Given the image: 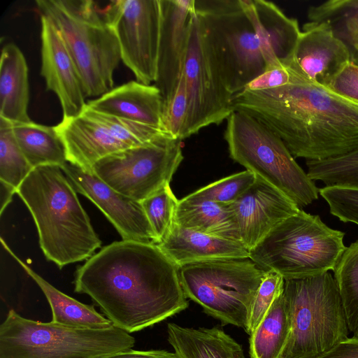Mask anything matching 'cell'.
<instances>
[{
    "label": "cell",
    "mask_w": 358,
    "mask_h": 358,
    "mask_svg": "<svg viewBox=\"0 0 358 358\" xmlns=\"http://www.w3.org/2000/svg\"><path fill=\"white\" fill-rule=\"evenodd\" d=\"M74 291L100 307L129 334L153 326L189 306L179 267L156 244L115 241L76 272Z\"/></svg>",
    "instance_id": "6da1fadb"
},
{
    "label": "cell",
    "mask_w": 358,
    "mask_h": 358,
    "mask_svg": "<svg viewBox=\"0 0 358 358\" xmlns=\"http://www.w3.org/2000/svg\"><path fill=\"white\" fill-rule=\"evenodd\" d=\"M231 104L276 134L294 157L322 161L358 150V102L300 73L280 87L243 90Z\"/></svg>",
    "instance_id": "7a4b0ae2"
},
{
    "label": "cell",
    "mask_w": 358,
    "mask_h": 358,
    "mask_svg": "<svg viewBox=\"0 0 358 358\" xmlns=\"http://www.w3.org/2000/svg\"><path fill=\"white\" fill-rule=\"evenodd\" d=\"M16 193L32 215L45 257L59 268L88 259L101 248V241L60 166L34 168Z\"/></svg>",
    "instance_id": "3957f363"
},
{
    "label": "cell",
    "mask_w": 358,
    "mask_h": 358,
    "mask_svg": "<svg viewBox=\"0 0 358 358\" xmlns=\"http://www.w3.org/2000/svg\"><path fill=\"white\" fill-rule=\"evenodd\" d=\"M41 16L59 31L77 68L86 97L101 96L113 87L121 59L116 35L91 0H37Z\"/></svg>",
    "instance_id": "277c9868"
},
{
    "label": "cell",
    "mask_w": 358,
    "mask_h": 358,
    "mask_svg": "<svg viewBox=\"0 0 358 358\" xmlns=\"http://www.w3.org/2000/svg\"><path fill=\"white\" fill-rule=\"evenodd\" d=\"M344 236L319 215L300 209L271 231L250 251L249 258L285 280L310 278L335 270L347 248Z\"/></svg>",
    "instance_id": "5b68a950"
},
{
    "label": "cell",
    "mask_w": 358,
    "mask_h": 358,
    "mask_svg": "<svg viewBox=\"0 0 358 358\" xmlns=\"http://www.w3.org/2000/svg\"><path fill=\"white\" fill-rule=\"evenodd\" d=\"M134 344V336L113 325L90 329L42 322L13 309L0 326V358H99Z\"/></svg>",
    "instance_id": "8992f818"
},
{
    "label": "cell",
    "mask_w": 358,
    "mask_h": 358,
    "mask_svg": "<svg viewBox=\"0 0 358 358\" xmlns=\"http://www.w3.org/2000/svg\"><path fill=\"white\" fill-rule=\"evenodd\" d=\"M283 294L291 322L283 358H315L348 338L339 289L329 271L285 280Z\"/></svg>",
    "instance_id": "52a82bcc"
},
{
    "label": "cell",
    "mask_w": 358,
    "mask_h": 358,
    "mask_svg": "<svg viewBox=\"0 0 358 358\" xmlns=\"http://www.w3.org/2000/svg\"><path fill=\"white\" fill-rule=\"evenodd\" d=\"M224 137L229 156L271 185L299 207L318 199L319 189L299 166L283 141L250 115L234 111Z\"/></svg>",
    "instance_id": "ba28073f"
},
{
    "label": "cell",
    "mask_w": 358,
    "mask_h": 358,
    "mask_svg": "<svg viewBox=\"0 0 358 358\" xmlns=\"http://www.w3.org/2000/svg\"><path fill=\"white\" fill-rule=\"evenodd\" d=\"M267 271L250 258L221 259L179 268L185 295L223 325L246 330L256 292Z\"/></svg>",
    "instance_id": "9c48e42d"
},
{
    "label": "cell",
    "mask_w": 358,
    "mask_h": 358,
    "mask_svg": "<svg viewBox=\"0 0 358 358\" xmlns=\"http://www.w3.org/2000/svg\"><path fill=\"white\" fill-rule=\"evenodd\" d=\"M227 89L234 95L264 73L261 43L239 0H194Z\"/></svg>",
    "instance_id": "30bf717a"
},
{
    "label": "cell",
    "mask_w": 358,
    "mask_h": 358,
    "mask_svg": "<svg viewBox=\"0 0 358 358\" xmlns=\"http://www.w3.org/2000/svg\"><path fill=\"white\" fill-rule=\"evenodd\" d=\"M181 140L170 135L110 154L92 173L119 193L142 201L170 185L183 159Z\"/></svg>",
    "instance_id": "8fae6325"
},
{
    "label": "cell",
    "mask_w": 358,
    "mask_h": 358,
    "mask_svg": "<svg viewBox=\"0 0 358 358\" xmlns=\"http://www.w3.org/2000/svg\"><path fill=\"white\" fill-rule=\"evenodd\" d=\"M182 73L189 110L182 140L209 125L222 123L234 111L231 104L233 95L226 87L194 5L190 11Z\"/></svg>",
    "instance_id": "7c38bea8"
},
{
    "label": "cell",
    "mask_w": 358,
    "mask_h": 358,
    "mask_svg": "<svg viewBox=\"0 0 358 358\" xmlns=\"http://www.w3.org/2000/svg\"><path fill=\"white\" fill-rule=\"evenodd\" d=\"M102 13L118 40L121 59L136 80L145 85L155 83L161 29L159 0L111 1Z\"/></svg>",
    "instance_id": "4fadbf2b"
},
{
    "label": "cell",
    "mask_w": 358,
    "mask_h": 358,
    "mask_svg": "<svg viewBox=\"0 0 358 358\" xmlns=\"http://www.w3.org/2000/svg\"><path fill=\"white\" fill-rule=\"evenodd\" d=\"M61 169L76 192L88 198L103 213L122 240L157 245L140 201L119 193L93 173L69 162Z\"/></svg>",
    "instance_id": "5bb4252c"
},
{
    "label": "cell",
    "mask_w": 358,
    "mask_h": 358,
    "mask_svg": "<svg viewBox=\"0 0 358 358\" xmlns=\"http://www.w3.org/2000/svg\"><path fill=\"white\" fill-rule=\"evenodd\" d=\"M255 182L234 202L227 204L241 243L250 252L278 224L299 207L280 190L256 176Z\"/></svg>",
    "instance_id": "9a60e30c"
},
{
    "label": "cell",
    "mask_w": 358,
    "mask_h": 358,
    "mask_svg": "<svg viewBox=\"0 0 358 358\" xmlns=\"http://www.w3.org/2000/svg\"><path fill=\"white\" fill-rule=\"evenodd\" d=\"M41 67L48 90L58 97L63 117L81 114L87 102L77 68L54 24L41 16Z\"/></svg>",
    "instance_id": "2e32d148"
},
{
    "label": "cell",
    "mask_w": 358,
    "mask_h": 358,
    "mask_svg": "<svg viewBox=\"0 0 358 358\" xmlns=\"http://www.w3.org/2000/svg\"><path fill=\"white\" fill-rule=\"evenodd\" d=\"M161 29L157 78L164 106L182 76L187 52L190 11L194 0H159Z\"/></svg>",
    "instance_id": "e0dca14e"
},
{
    "label": "cell",
    "mask_w": 358,
    "mask_h": 358,
    "mask_svg": "<svg viewBox=\"0 0 358 358\" xmlns=\"http://www.w3.org/2000/svg\"><path fill=\"white\" fill-rule=\"evenodd\" d=\"M351 55L346 43L327 22L303 25L292 56L291 67L309 80L327 86L348 62Z\"/></svg>",
    "instance_id": "ac0fdd59"
},
{
    "label": "cell",
    "mask_w": 358,
    "mask_h": 358,
    "mask_svg": "<svg viewBox=\"0 0 358 358\" xmlns=\"http://www.w3.org/2000/svg\"><path fill=\"white\" fill-rule=\"evenodd\" d=\"M239 1L259 38L266 71L289 66L301 33L297 20L287 17L271 1Z\"/></svg>",
    "instance_id": "d6986e66"
},
{
    "label": "cell",
    "mask_w": 358,
    "mask_h": 358,
    "mask_svg": "<svg viewBox=\"0 0 358 358\" xmlns=\"http://www.w3.org/2000/svg\"><path fill=\"white\" fill-rule=\"evenodd\" d=\"M55 127L64 145L68 162L88 172L92 173L94 165L103 157L131 148L82 113L63 117Z\"/></svg>",
    "instance_id": "ffe728a7"
},
{
    "label": "cell",
    "mask_w": 358,
    "mask_h": 358,
    "mask_svg": "<svg viewBox=\"0 0 358 358\" xmlns=\"http://www.w3.org/2000/svg\"><path fill=\"white\" fill-rule=\"evenodd\" d=\"M87 105L94 110L164 131V99L155 85L131 80L88 101Z\"/></svg>",
    "instance_id": "44dd1931"
},
{
    "label": "cell",
    "mask_w": 358,
    "mask_h": 358,
    "mask_svg": "<svg viewBox=\"0 0 358 358\" xmlns=\"http://www.w3.org/2000/svg\"><path fill=\"white\" fill-rule=\"evenodd\" d=\"M179 268L185 264L221 259H248L250 252L239 241L214 236L173 224L159 245Z\"/></svg>",
    "instance_id": "7402d4cb"
},
{
    "label": "cell",
    "mask_w": 358,
    "mask_h": 358,
    "mask_svg": "<svg viewBox=\"0 0 358 358\" xmlns=\"http://www.w3.org/2000/svg\"><path fill=\"white\" fill-rule=\"evenodd\" d=\"M28 66L20 49L5 45L0 63V117L12 123L31 121L28 115Z\"/></svg>",
    "instance_id": "603a6c76"
},
{
    "label": "cell",
    "mask_w": 358,
    "mask_h": 358,
    "mask_svg": "<svg viewBox=\"0 0 358 358\" xmlns=\"http://www.w3.org/2000/svg\"><path fill=\"white\" fill-rule=\"evenodd\" d=\"M168 341L179 358H245L241 345L218 327L167 324Z\"/></svg>",
    "instance_id": "cb8c5ba5"
},
{
    "label": "cell",
    "mask_w": 358,
    "mask_h": 358,
    "mask_svg": "<svg viewBox=\"0 0 358 358\" xmlns=\"http://www.w3.org/2000/svg\"><path fill=\"white\" fill-rule=\"evenodd\" d=\"M5 250L20 264L41 288L52 310V322L74 327L104 329L111 322L98 313L93 305L83 303L62 292L19 259L1 238Z\"/></svg>",
    "instance_id": "d4e9b609"
},
{
    "label": "cell",
    "mask_w": 358,
    "mask_h": 358,
    "mask_svg": "<svg viewBox=\"0 0 358 358\" xmlns=\"http://www.w3.org/2000/svg\"><path fill=\"white\" fill-rule=\"evenodd\" d=\"M174 224L208 235L240 241L238 228L227 204L211 201H178Z\"/></svg>",
    "instance_id": "484cf974"
},
{
    "label": "cell",
    "mask_w": 358,
    "mask_h": 358,
    "mask_svg": "<svg viewBox=\"0 0 358 358\" xmlns=\"http://www.w3.org/2000/svg\"><path fill=\"white\" fill-rule=\"evenodd\" d=\"M15 139L33 168L43 165L62 167L68 161L64 145L55 127L32 121L13 123Z\"/></svg>",
    "instance_id": "4316f807"
},
{
    "label": "cell",
    "mask_w": 358,
    "mask_h": 358,
    "mask_svg": "<svg viewBox=\"0 0 358 358\" xmlns=\"http://www.w3.org/2000/svg\"><path fill=\"white\" fill-rule=\"evenodd\" d=\"M290 334V317L282 292L250 335V358H283Z\"/></svg>",
    "instance_id": "83f0119b"
},
{
    "label": "cell",
    "mask_w": 358,
    "mask_h": 358,
    "mask_svg": "<svg viewBox=\"0 0 358 358\" xmlns=\"http://www.w3.org/2000/svg\"><path fill=\"white\" fill-rule=\"evenodd\" d=\"M334 272L348 329L358 338V240L346 248Z\"/></svg>",
    "instance_id": "f1b7e54d"
},
{
    "label": "cell",
    "mask_w": 358,
    "mask_h": 358,
    "mask_svg": "<svg viewBox=\"0 0 358 358\" xmlns=\"http://www.w3.org/2000/svg\"><path fill=\"white\" fill-rule=\"evenodd\" d=\"M81 113L101 125L115 138L129 147L141 145L170 135L158 128L94 110L87 105Z\"/></svg>",
    "instance_id": "f546056e"
},
{
    "label": "cell",
    "mask_w": 358,
    "mask_h": 358,
    "mask_svg": "<svg viewBox=\"0 0 358 358\" xmlns=\"http://www.w3.org/2000/svg\"><path fill=\"white\" fill-rule=\"evenodd\" d=\"M33 169L15 139L13 123L0 117V180L17 189Z\"/></svg>",
    "instance_id": "4dcf8cb0"
},
{
    "label": "cell",
    "mask_w": 358,
    "mask_h": 358,
    "mask_svg": "<svg viewBox=\"0 0 358 358\" xmlns=\"http://www.w3.org/2000/svg\"><path fill=\"white\" fill-rule=\"evenodd\" d=\"M308 176L326 186L358 187V150L347 155L322 161L307 160Z\"/></svg>",
    "instance_id": "1f68e13d"
},
{
    "label": "cell",
    "mask_w": 358,
    "mask_h": 358,
    "mask_svg": "<svg viewBox=\"0 0 358 358\" xmlns=\"http://www.w3.org/2000/svg\"><path fill=\"white\" fill-rule=\"evenodd\" d=\"M310 22L341 20L345 36L358 52V0H329L308 10Z\"/></svg>",
    "instance_id": "d6a6232c"
},
{
    "label": "cell",
    "mask_w": 358,
    "mask_h": 358,
    "mask_svg": "<svg viewBox=\"0 0 358 358\" xmlns=\"http://www.w3.org/2000/svg\"><path fill=\"white\" fill-rule=\"evenodd\" d=\"M178 201L168 185L141 201L157 245L166 238L172 229Z\"/></svg>",
    "instance_id": "836d02e7"
},
{
    "label": "cell",
    "mask_w": 358,
    "mask_h": 358,
    "mask_svg": "<svg viewBox=\"0 0 358 358\" xmlns=\"http://www.w3.org/2000/svg\"><path fill=\"white\" fill-rule=\"evenodd\" d=\"M256 175L244 171L213 182L184 197L189 201H211L230 204L256 180Z\"/></svg>",
    "instance_id": "e575fe53"
},
{
    "label": "cell",
    "mask_w": 358,
    "mask_h": 358,
    "mask_svg": "<svg viewBox=\"0 0 358 358\" xmlns=\"http://www.w3.org/2000/svg\"><path fill=\"white\" fill-rule=\"evenodd\" d=\"M330 213L343 222L358 225V187L328 185L319 189Z\"/></svg>",
    "instance_id": "d590c367"
},
{
    "label": "cell",
    "mask_w": 358,
    "mask_h": 358,
    "mask_svg": "<svg viewBox=\"0 0 358 358\" xmlns=\"http://www.w3.org/2000/svg\"><path fill=\"white\" fill-rule=\"evenodd\" d=\"M284 285L285 279L280 274L267 271L253 300L247 334L250 335L259 325L273 303L283 292Z\"/></svg>",
    "instance_id": "8d00e7d4"
},
{
    "label": "cell",
    "mask_w": 358,
    "mask_h": 358,
    "mask_svg": "<svg viewBox=\"0 0 358 358\" xmlns=\"http://www.w3.org/2000/svg\"><path fill=\"white\" fill-rule=\"evenodd\" d=\"M188 110L187 87L182 73L172 96L164 106L163 128L173 138L182 141Z\"/></svg>",
    "instance_id": "74e56055"
},
{
    "label": "cell",
    "mask_w": 358,
    "mask_h": 358,
    "mask_svg": "<svg viewBox=\"0 0 358 358\" xmlns=\"http://www.w3.org/2000/svg\"><path fill=\"white\" fill-rule=\"evenodd\" d=\"M326 87L358 102V64L353 61L348 62L330 79Z\"/></svg>",
    "instance_id": "f35d334b"
},
{
    "label": "cell",
    "mask_w": 358,
    "mask_h": 358,
    "mask_svg": "<svg viewBox=\"0 0 358 358\" xmlns=\"http://www.w3.org/2000/svg\"><path fill=\"white\" fill-rule=\"evenodd\" d=\"M298 73L289 66L268 69L248 83L244 90L259 91L280 87L293 83Z\"/></svg>",
    "instance_id": "ab89813d"
},
{
    "label": "cell",
    "mask_w": 358,
    "mask_h": 358,
    "mask_svg": "<svg viewBox=\"0 0 358 358\" xmlns=\"http://www.w3.org/2000/svg\"><path fill=\"white\" fill-rule=\"evenodd\" d=\"M315 358H358V338H347Z\"/></svg>",
    "instance_id": "60d3db41"
},
{
    "label": "cell",
    "mask_w": 358,
    "mask_h": 358,
    "mask_svg": "<svg viewBox=\"0 0 358 358\" xmlns=\"http://www.w3.org/2000/svg\"><path fill=\"white\" fill-rule=\"evenodd\" d=\"M99 358H179L175 352L163 350H135L129 349Z\"/></svg>",
    "instance_id": "b9f144b4"
},
{
    "label": "cell",
    "mask_w": 358,
    "mask_h": 358,
    "mask_svg": "<svg viewBox=\"0 0 358 358\" xmlns=\"http://www.w3.org/2000/svg\"><path fill=\"white\" fill-rule=\"evenodd\" d=\"M17 189L11 185L0 180V192H1V215L6 206L12 201V197L16 193Z\"/></svg>",
    "instance_id": "7bdbcfd3"
}]
</instances>
